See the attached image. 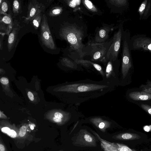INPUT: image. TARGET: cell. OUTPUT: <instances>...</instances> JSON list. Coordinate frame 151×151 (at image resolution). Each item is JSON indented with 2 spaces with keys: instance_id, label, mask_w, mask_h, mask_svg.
<instances>
[{
  "instance_id": "obj_6",
  "label": "cell",
  "mask_w": 151,
  "mask_h": 151,
  "mask_svg": "<svg viewBox=\"0 0 151 151\" xmlns=\"http://www.w3.org/2000/svg\"><path fill=\"white\" fill-rule=\"evenodd\" d=\"M73 144L81 147H93L97 145L95 137L85 129H80L74 137Z\"/></svg>"
},
{
  "instance_id": "obj_2",
  "label": "cell",
  "mask_w": 151,
  "mask_h": 151,
  "mask_svg": "<svg viewBox=\"0 0 151 151\" xmlns=\"http://www.w3.org/2000/svg\"><path fill=\"white\" fill-rule=\"evenodd\" d=\"M59 33L60 37L69 44L72 49L76 52L80 58L85 55L86 52L82 42L83 33L79 27L68 24L62 26Z\"/></svg>"
},
{
  "instance_id": "obj_14",
  "label": "cell",
  "mask_w": 151,
  "mask_h": 151,
  "mask_svg": "<svg viewBox=\"0 0 151 151\" xmlns=\"http://www.w3.org/2000/svg\"><path fill=\"white\" fill-rule=\"evenodd\" d=\"M111 27L109 26H104L99 29L95 36V41L96 43H103L108 37Z\"/></svg>"
},
{
  "instance_id": "obj_11",
  "label": "cell",
  "mask_w": 151,
  "mask_h": 151,
  "mask_svg": "<svg viewBox=\"0 0 151 151\" xmlns=\"http://www.w3.org/2000/svg\"><path fill=\"white\" fill-rule=\"evenodd\" d=\"M0 33L9 35L13 27V22L10 14H0Z\"/></svg>"
},
{
  "instance_id": "obj_21",
  "label": "cell",
  "mask_w": 151,
  "mask_h": 151,
  "mask_svg": "<svg viewBox=\"0 0 151 151\" xmlns=\"http://www.w3.org/2000/svg\"><path fill=\"white\" fill-rule=\"evenodd\" d=\"M21 4L20 1L15 0L13 1L12 10L14 16L18 14L21 11Z\"/></svg>"
},
{
  "instance_id": "obj_1",
  "label": "cell",
  "mask_w": 151,
  "mask_h": 151,
  "mask_svg": "<svg viewBox=\"0 0 151 151\" xmlns=\"http://www.w3.org/2000/svg\"><path fill=\"white\" fill-rule=\"evenodd\" d=\"M114 88L113 83L108 81L86 79L70 83L63 86L61 91L68 93L71 103L76 104L103 96Z\"/></svg>"
},
{
  "instance_id": "obj_7",
  "label": "cell",
  "mask_w": 151,
  "mask_h": 151,
  "mask_svg": "<svg viewBox=\"0 0 151 151\" xmlns=\"http://www.w3.org/2000/svg\"><path fill=\"white\" fill-rule=\"evenodd\" d=\"M40 38L43 45L50 50H55L56 47L53 39L45 15H42L40 25Z\"/></svg>"
},
{
  "instance_id": "obj_20",
  "label": "cell",
  "mask_w": 151,
  "mask_h": 151,
  "mask_svg": "<svg viewBox=\"0 0 151 151\" xmlns=\"http://www.w3.org/2000/svg\"><path fill=\"white\" fill-rule=\"evenodd\" d=\"M109 1L110 4L122 10L127 9L129 5L128 1L127 0H110Z\"/></svg>"
},
{
  "instance_id": "obj_27",
  "label": "cell",
  "mask_w": 151,
  "mask_h": 151,
  "mask_svg": "<svg viewBox=\"0 0 151 151\" xmlns=\"http://www.w3.org/2000/svg\"><path fill=\"white\" fill-rule=\"evenodd\" d=\"M112 61L111 60H109L106 66L105 73L107 78L110 77L113 72V69Z\"/></svg>"
},
{
  "instance_id": "obj_32",
  "label": "cell",
  "mask_w": 151,
  "mask_h": 151,
  "mask_svg": "<svg viewBox=\"0 0 151 151\" xmlns=\"http://www.w3.org/2000/svg\"><path fill=\"white\" fill-rule=\"evenodd\" d=\"M141 108L151 116V106L147 104H142Z\"/></svg>"
},
{
  "instance_id": "obj_29",
  "label": "cell",
  "mask_w": 151,
  "mask_h": 151,
  "mask_svg": "<svg viewBox=\"0 0 151 151\" xmlns=\"http://www.w3.org/2000/svg\"><path fill=\"white\" fill-rule=\"evenodd\" d=\"M62 61L65 65L68 67L74 69L76 68V65L74 63L67 58H63Z\"/></svg>"
},
{
  "instance_id": "obj_16",
  "label": "cell",
  "mask_w": 151,
  "mask_h": 151,
  "mask_svg": "<svg viewBox=\"0 0 151 151\" xmlns=\"http://www.w3.org/2000/svg\"><path fill=\"white\" fill-rule=\"evenodd\" d=\"M129 98L135 101H146L151 99V93L142 91H135L130 93Z\"/></svg>"
},
{
  "instance_id": "obj_33",
  "label": "cell",
  "mask_w": 151,
  "mask_h": 151,
  "mask_svg": "<svg viewBox=\"0 0 151 151\" xmlns=\"http://www.w3.org/2000/svg\"><path fill=\"white\" fill-rule=\"evenodd\" d=\"M0 151H8L1 136L0 137Z\"/></svg>"
},
{
  "instance_id": "obj_17",
  "label": "cell",
  "mask_w": 151,
  "mask_h": 151,
  "mask_svg": "<svg viewBox=\"0 0 151 151\" xmlns=\"http://www.w3.org/2000/svg\"><path fill=\"white\" fill-rule=\"evenodd\" d=\"M91 131L96 136L100 141L102 148L105 151H119L114 143H111L104 140L101 138L95 132L92 130Z\"/></svg>"
},
{
  "instance_id": "obj_36",
  "label": "cell",
  "mask_w": 151,
  "mask_h": 151,
  "mask_svg": "<svg viewBox=\"0 0 151 151\" xmlns=\"http://www.w3.org/2000/svg\"><path fill=\"white\" fill-rule=\"evenodd\" d=\"M28 96L30 100L31 101H32L34 100V97L32 93L30 91H29L27 93Z\"/></svg>"
},
{
  "instance_id": "obj_30",
  "label": "cell",
  "mask_w": 151,
  "mask_h": 151,
  "mask_svg": "<svg viewBox=\"0 0 151 151\" xmlns=\"http://www.w3.org/2000/svg\"><path fill=\"white\" fill-rule=\"evenodd\" d=\"M65 1L69 6L73 8L79 6L81 2L80 0H67Z\"/></svg>"
},
{
  "instance_id": "obj_34",
  "label": "cell",
  "mask_w": 151,
  "mask_h": 151,
  "mask_svg": "<svg viewBox=\"0 0 151 151\" xmlns=\"http://www.w3.org/2000/svg\"><path fill=\"white\" fill-rule=\"evenodd\" d=\"M5 34L4 33H0V49L1 50L3 47V41L4 37Z\"/></svg>"
},
{
  "instance_id": "obj_10",
  "label": "cell",
  "mask_w": 151,
  "mask_h": 151,
  "mask_svg": "<svg viewBox=\"0 0 151 151\" xmlns=\"http://www.w3.org/2000/svg\"><path fill=\"white\" fill-rule=\"evenodd\" d=\"M19 22L15 20L13 22L12 29L9 35L7 42V48L10 52L14 47H16L17 44V38L19 32L21 28Z\"/></svg>"
},
{
  "instance_id": "obj_12",
  "label": "cell",
  "mask_w": 151,
  "mask_h": 151,
  "mask_svg": "<svg viewBox=\"0 0 151 151\" xmlns=\"http://www.w3.org/2000/svg\"><path fill=\"white\" fill-rule=\"evenodd\" d=\"M137 12L140 20L148 19L151 15V0H145L141 4Z\"/></svg>"
},
{
  "instance_id": "obj_31",
  "label": "cell",
  "mask_w": 151,
  "mask_h": 151,
  "mask_svg": "<svg viewBox=\"0 0 151 151\" xmlns=\"http://www.w3.org/2000/svg\"><path fill=\"white\" fill-rule=\"evenodd\" d=\"M146 85H142L141 86V89L142 91L151 93V81H147Z\"/></svg>"
},
{
  "instance_id": "obj_25",
  "label": "cell",
  "mask_w": 151,
  "mask_h": 151,
  "mask_svg": "<svg viewBox=\"0 0 151 151\" xmlns=\"http://www.w3.org/2000/svg\"><path fill=\"white\" fill-rule=\"evenodd\" d=\"M42 15V13H40L36 16L32 21L33 26L35 29H37L39 27L41 23Z\"/></svg>"
},
{
  "instance_id": "obj_23",
  "label": "cell",
  "mask_w": 151,
  "mask_h": 151,
  "mask_svg": "<svg viewBox=\"0 0 151 151\" xmlns=\"http://www.w3.org/2000/svg\"><path fill=\"white\" fill-rule=\"evenodd\" d=\"M82 2L84 6L90 11L93 12H96L98 11L97 8L90 1L83 0Z\"/></svg>"
},
{
  "instance_id": "obj_22",
  "label": "cell",
  "mask_w": 151,
  "mask_h": 151,
  "mask_svg": "<svg viewBox=\"0 0 151 151\" xmlns=\"http://www.w3.org/2000/svg\"><path fill=\"white\" fill-rule=\"evenodd\" d=\"M63 11L61 7L55 6L52 8L49 11L48 15L51 17H54L61 14Z\"/></svg>"
},
{
  "instance_id": "obj_3",
  "label": "cell",
  "mask_w": 151,
  "mask_h": 151,
  "mask_svg": "<svg viewBox=\"0 0 151 151\" xmlns=\"http://www.w3.org/2000/svg\"><path fill=\"white\" fill-rule=\"evenodd\" d=\"M130 33L128 30L123 31L122 37V73L123 78L126 76L129 70L132 67L131 50L129 46Z\"/></svg>"
},
{
  "instance_id": "obj_37",
  "label": "cell",
  "mask_w": 151,
  "mask_h": 151,
  "mask_svg": "<svg viewBox=\"0 0 151 151\" xmlns=\"http://www.w3.org/2000/svg\"><path fill=\"white\" fill-rule=\"evenodd\" d=\"M1 118L6 119V116L3 113H2L1 111H0V116Z\"/></svg>"
},
{
  "instance_id": "obj_4",
  "label": "cell",
  "mask_w": 151,
  "mask_h": 151,
  "mask_svg": "<svg viewBox=\"0 0 151 151\" xmlns=\"http://www.w3.org/2000/svg\"><path fill=\"white\" fill-rule=\"evenodd\" d=\"M123 31L122 25L121 24L117 31L114 34L111 43L105 57V61L109 60L114 61L117 59L120 49Z\"/></svg>"
},
{
  "instance_id": "obj_26",
  "label": "cell",
  "mask_w": 151,
  "mask_h": 151,
  "mask_svg": "<svg viewBox=\"0 0 151 151\" xmlns=\"http://www.w3.org/2000/svg\"><path fill=\"white\" fill-rule=\"evenodd\" d=\"M27 127L26 125L22 126L19 129V138L22 139L26 138L27 135Z\"/></svg>"
},
{
  "instance_id": "obj_8",
  "label": "cell",
  "mask_w": 151,
  "mask_h": 151,
  "mask_svg": "<svg viewBox=\"0 0 151 151\" xmlns=\"http://www.w3.org/2000/svg\"><path fill=\"white\" fill-rule=\"evenodd\" d=\"M45 6L42 3H40L36 0H32L29 2L27 17H23L27 23L32 21L38 15L45 10Z\"/></svg>"
},
{
  "instance_id": "obj_35",
  "label": "cell",
  "mask_w": 151,
  "mask_h": 151,
  "mask_svg": "<svg viewBox=\"0 0 151 151\" xmlns=\"http://www.w3.org/2000/svg\"><path fill=\"white\" fill-rule=\"evenodd\" d=\"M1 83L3 84L6 85L9 82L8 79L6 78L3 77L1 78L0 80Z\"/></svg>"
},
{
  "instance_id": "obj_19",
  "label": "cell",
  "mask_w": 151,
  "mask_h": 151,
  "mask_svg": "<svg viewBox=\"0 0 151 151\" xmlns=\"http://www.w3.org/2000/svg\"><path fill=\"white\" fill-rule=\"evenodd\" d=\"M75 62L78 64L82 65L86 67L90 65L93 66L103 76H104V73L101 66L99 65L93 63L90 60L82 59H76Z\"/></svg>"
},
{
  "instance_id": "obj_5",
  "label": "cell",
  "mask_w": 151,
  "mask_h": 151,
  "mask_svg": "<svg viewBox=\"0 0 151 151\" xmlns=\"http://www.w3.org/2000/svg\"><path fill=\"white\" fill-rule=\"evenodd\" d=\"M131 50H139L151 53V38L145 34H137L130 38Z\"/></svg>"
},
{
  "instance_id": "obj_9",
  "label": "cell",
  "mask_w": 151,
  "mask_h": 151,
  "mask_svg": "<svg viewBox=\"0 0 151 151\" xmlns=\"http://www.w3.org/2000/svg\"><path fill=\"white\" fill-rule=\"evenodd\" d=\"M92 61H105L104 58L109 47H107L104 43H93L91 44Z\"/></svg>"
},
{
  "instance_id": "obj_13",
  "label": "cell",
  "mask_w": 151,
  "mask_h": 151,
  "mask_svg": "<svg viewBox=\"0 0 151 151\" xmlns=\"http://www.w3.org/2000/svg\"><path fill=\"white\" fill-rule=\"evenodd\" d=\"M90 121L99 130L105 132L106 129L110 128L111 123L110 122L103 119L100 117H93L89 119Z\"/></svg>"
},
{
  "instance_id": "obj_18",
  "label": "cell",
  "mask_w": 151,
  "mask_h": 151,
  "mask_svg": "<svg viewBox=\"0 0 151 151\" xmlns=\"http://www.w3.org/2000/svg\"><path fill=\"white\" fill-rule=\"evenodd\" d=\"M113 139L119 140H134L140 138V136L136 134L124 133L118 134L113 136Z\"/></svg>"
},
{
  "instance_id": "obj_15",
  "label": "cell",
  "mask_w": 151,
  "mask_h": 151,
  "mask_svg": "<svg viewBox=\"0 0 151 151\" xmlns=\"http://www.w3.org/2000/svg\"><path fill=\"white\" fill-rule=\"evenodd\" d=\"M0 129L2 132L12 138H19V129L18 130L14 125L9 124L1 125Z\"/></svg>"
},
{
  "instance_id": "obj_24",
  "label": "cell",
  "mask_w": 151,
  "mask_h": 151,
  "mask_svg": "<svg viewBox=\"0 0 151 151\" xmlns=\"http://www.w3.org/2000/svg\"><path fill=\"white\" fill-rule=\"evenodd\" d=\"M0 14H7L6 13L8 9V3L6 0H0Z\"/></svg>"
},
{
  "instance_id": "obj_28",
  "label": "cell",
  "mask_w": 151,
  "mask_h": 151,
  "mask_svg": "<svg viewBox=\"0 0 151 151\" xmlns=\"http://www.w3.org/2000/svg\"><path fill=\"white\" fill-rule=\"evenodd\" d=\"M114 143L119 151H137L134 149H131L123 144Z\"/></svg>"
}]
</instances>
